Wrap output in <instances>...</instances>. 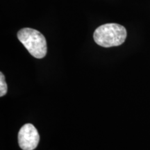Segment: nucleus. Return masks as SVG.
<instances>
[{
	"instance_id": "obj_1",
	"label": "nucleus",
	"mask_w": 150,
	"mask_h": 150,
	"mask_svg": "<svg viewBox=\"0 0 150 150\" xmlns=\"http://www.w3.org/2000/svg\"><path fill=\"white\" fill-rule=\"evenodd\" d=\"M127 30L123 26L115 23L103 24L94 32L95 42L104 47L121 45L127 38Z\"/></svg>"
},
{
	"instance_id": "obj_2",
	"label": "nucleus",
	"mask_w": 150,
	"mask_h": 150,
	"mask_svg": "<svg viewBox=\"0 0 150 150\" xmlns=\"http://www.w3.org/2000/svg\"><path fill=\"white\" fill-rule=\"evenodd\" d=\"M18 40L28 52L36 59H42L47 52L46 39L40 32L31 28H24L18 31Z\"/></svg>"
},
{
	"instance_id": "obj_3",
	"label": "nucleus",
	"mask_w": 150,
	"mask_h": 150,
	"mask_svg": "<svg viewBox=\"0 0 150 150\" xmlns=\"http://www.w3.org/2000/svg\"><path fill=\"white\" fill-rule=\"evenodd\" d=\"M40 136L35 127L31 124H26L18 133V143L23 150H33L37 147Z\"/></svg>"
},
{
	"instance_id": "obj_4",
	"label": "nucleus",
	"mask_w": 150,
	"mask_h": 150,
	"mask_svg": "<svg viewBox=\"0 0 150 150\" xmlns=\"http://www.w3.org/2000/svg\"><path fill=\"white\" fill-rule=\"evenodd\" d=\"M7 90V84L5 81V76L2 72L0 73V97H3L6 94Z\"/></svg>"
}]
</instances>
